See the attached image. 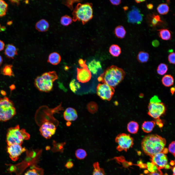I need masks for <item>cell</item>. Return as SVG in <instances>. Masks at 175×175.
Returning <instances> with one entry per match:
<instances>
[{
  "label": "cell",
  "instance_id": "6da1fadb",
  "mask_svg": "<svg viewBox=\"0 0 175 175\" xmlns=\"http://www.w3.org/2000/svg\"><path fill=\"white\" fill-rule=\"evenodd\" d=\"M165 139L156 134H151L144 137L141 146L144 152L151 158L155 154L163 152L166 144Z\"/></svg>",
  "mask_w": 175,
  "mask_h": 175
},
{
  "label": "cell",
  "instance_id": "7a4b0ae2",
  "mask_svg": "<svg viewBox=\"0 0 175 175\" xmlns=\"http://www.w3.org/2000/svg\"><path fill=\"white\" fill-rule=\"evenodd\" d=\"M125 75V72L122 69L112 65L105 70L98 78L97 80L114 88L123 80Z\"/></svg>",
  "mask_w": 175,
  "mask_h": 175
},
{
  "label": "cell",
  "instance_id": "3957f363",
  "mask_svg": "<svg viewBox=\"0 0 175 175\" xmlns=\"http://www.w3.org/2000/svg\"><path fill=\"white\" fill-rule=\"evenodd\" d=\"M92 7L91 3H78L72 13L73 21L81 22L83 25L86 24L93 17Z\"/></svg>",
  "mask_w": 175,
  "mask_h": 175
},
{
  "label": "cell",
  "instance_id": "277c9868",
  "mask_svg": "<svg viewBox=\"0 0 175 175\" xmlns=\"http://www.w3.org/2000/svg\"><path fill=\"white\" fill-rule=\"evenodd\" d=\"M58 78L57 75L54 71L46 72L37 76L35 80L34 84L39 91L48 92L52 90L53 82Z\"/></svg>",
  "mask_w": 175,
  "mask_h": 175
},
{
  "label": "cell",
  "instance_id": "5b68a950",
  "mask_svg": "<svg viewBox=\"0 0 175 175\" xmlns=\"http://www.w3.org/2000/svg\"><path fill=\"white\" fill-rule=\"evenodd\" d=\"M30 135L23 129H20L19 125L9 128L6 135V142L8 145H21L24 140L29 139Z\"/></svg>",
  "mask_w": 175,
  "mask_h": 175
},
{
  "label": "cell",
  "instance_id": "8992f818",
  "mask_svg": "<svg viewBox=\"0 0 175 175\" xmlns=\"http://www.w3.org/2000/svg\"><path fill=\"white\" fill-rule=\"evenodd\" d=\"M13 102L7 97H0V121H6L16 114Z\"/></svg>",
  "mask_w": 175,
  "mask_h": 175
},
{
  "label": "cell",
  "instance_id": "52a82bcc",
  "mask_svg": "<svg viewBox=\"0 0 175 175\" xmlns=\"http://www.w3.org/2000/svg\"><path fill=\"white\" fill-rule=\"evenodd\" d=\"M148 108V114L156 119H158L163 114L166 110L164 104L156 95L150 99Z\"/></svg>",
  "mask_w": 175,
  "mask_h": 175
},
{
  "label": "cell",
  "instance_id": "ba28073f",
  "mask_svg": "<svg viewBox=\"0 0 175 175\" xmlns=\"http://www.w3.org/2000/svg\"><path fill=\"white\" fill-rule=\"evenodd\" d=\"M118 144L117 150L119 151L124 150L127 152L134 144L133 138L129 134L122 133L118 134L115 139Z\"/></svg>",
  "mask_w": 175,
  "mask_h": 175
},
{
  "label": "cell",
  "instance_id": "9c48e42d",
  "mask_svg": "<svg viewBox=\"0 0 175 175\" xmlns=\"http://www.w3.org/2000/svg\"><path fill=\"white\" fill-rule=\"evenodd\" d=\"M86 61L81 59H79L78 63L81 69L77 68V79L79 82L82 83L88 82L91 79V74L88 66L85 63Z\"/></svg>",
  "mask_w": 175,
  "mask_h": 175
},
{
  "label": "cell",
  "instance_id": "30bf717a",
  "mask_svg": "<svg viewBox=\"0 0 175 175\" xmlns=\"http://www.w3.org/2000/svg\"><path fill=\"white\" fill-rule=\"evenodd\" d=\"M97 95L102 99L110 101L114 92V88L104 83L99 84L96 89Z\"/></svg>",
  "mask_w": 175,
  "mask_h": 175
},
{
  "label": "cell",
  "instance_id": "8fae6325",
  "mask_svg": "<svg viewBox=\"0 0 175 175\" xmlns=\"http://www.w3.org/2000/svg\"><path fill=\"white\" fill-rule=\"evenodd\" d=\"M151 158V162L156 165L159 170L164 168L169 169L170 167L169 165H167V157L163 152L157 153Z\"/></svg>",
  "mask_w": 175,
  "mask_h": 175
},
{
  "label": "cell",
  "instance_id": "7c38bea8",
  "mask_svg": "<svg viewBox=\"0 0 175 175\" xmlns=\"http://www.w3.org/2000/svg\"><path fill=\"white\" fill-rule=\"evenodd\" d=\"M21 145L15 144L8 146L7 152L12 160L15 161L17 160L21 154L26 150L25 148L23 147Z\"/></svg>",
  "mask_w": 175,
  "mask_h": 175
},
{
  "label": "cell",
  "instance_id": "4fadbf2b",
  "mask_svg": "<svg viewBox=\"0 0 175 175\" xmlns=\"http://www.w3.org/2000/svg\"><path fill=\"white\" fill-rule=\"evenodd\" d=\"M143 16L138 8L132 6L127 14V21L129 23L140 24L142 20Z\"/></svg>",
  "mask_w": 175,
  "mask_h": 175
},
{
  "label": "cell",
  "instance_id": "5bb4252c",
  "mask_svg": "<svg viewBox=\"0 0 175 175\" xmlns=\"http://www.w3.org/2000/svg\"><path fill=\"white\" fill-rule=\"evenodd\" d=\"M56 128L52 123L46 122L43 123L39 129L41 135L45 138H50L55 132Z\"/></svg>",
  "mask_w": 175,
  "mask_h": 175
},
{
  "label": "cell",
  "instance_id": "9a60e30c",
  "mask_svg": "<svg viewBox=\"0 0 175 175\" xmlns=\"http://www.w3.org/2000/svg\"><path fill=\"white\" fill-rule=\"evenodd\" d=\"M63 117L66 120L70 122L75 120L77 119L78 116L75 109L69 107L67 108L64 112Z\"/></svg>",
  "mask_w": 175,
  "mask_h": 175
},
{
  "label": "cell",
  "instance_id": "2e32d148",
  "mask_svg": "<svg viewBox=\"0 0 175 175\" xmlns=\"http://www.w3.org/2000/svg\"><path fill=\"white\" fill-rule=\"evenodd\" d=\"M49 25L46 20L42 19L37 22L35 25L36 29L39 32H44L48 29Z\"/></svg>",
  "mask_w": 175,
  "mask_h": 175
},
{
  "label": "cell",
  "instance_id": "e0dca14e",
  "mask_svg": "<svg viewBox=\"0 0 175 175\" xmlns=\"http://www.w3.org/2000/svg\"><path fill=\"white\" fill-rule=\"evenodd\" d=\"M17 52V48L13 45L8 44L7 45L4 53L8 57L13 58L18 54Z\"/></svg>",
  "mask_w": 175,
  "mask_h": 175
},
{
  "label": "cell",
  "instance_id": "ac0fdd59",
  "mask_svg": "<svg viewBox=\"0 0 175 175\" xmlns=\"http://www.w3.org/2000/svg\"><path fill=\"white\" fill-rule=\"evenodd\" d=\"M101 67L100 62L95 59L89 62L88 65L89 70L94 74H96L99 69H101Z\"/></svg>",
  "mask_w": 175,
  "mask_h": 175
},
{
  "label": "cell",
  "instance_id": "d6986e66",
  "mask_svg": "<svg viewBox=\"0 0 175 175\" xmlns=\"http://www.w3.org/2000/svg\"><path fill=\"white\" fill-rule=\"evenodd\" d=\"M61 59V57L59 53L56 52H54L49 54L47 61L52 65H56L60 63Z\"/></svg>",
  "mask_w": 175,
  "mask_h": 175
},
{
  "label": "cell",
  "instance_id": "ffe728a7",
  "mask_svg": "<svg viewBox=\"0 0 175 175\" xmlns=\"http://www.w3.org/2000/svg\"><path fill=\"white\" fill-rule=\"evenodd\" d=\"M155 124V122L154 121H145L142 125L141 128L144 132L149 133L153 130Z\"/></svg>",
  "mask_w": 175,
  "mask_h": 175
},
{
  "label": "cell",
  "instance_id": "44dd1931",
  "mask_svg": "<svg viewBox=\"0 0 175 175\" xmlns=\"http://www.w3.org/2000/svg\"><path fill=\"white\" fill-rule=\"evenodd\" d=\"M139 125L136 122L131 121L129 122L127 126V129L128 131L133 134L136 133L138 130Z\"/></svg>",
  "mask_w": 175,
  "mask_h": 175
},
{
  "label": "cell",
  "instance_id": "7402d4cb",
  "mask_svg": "<svg viewBox=\"0 0 175 175\" xmlns=\"http://www.w3.org/2000/svg\"><path fill=\"white\" fill-rule=\"evenodd\" d=\"M149 18L150 24L152 26H155L162 22L159 16L157 14H153L149 15Z\"/></svg>",
  "mask_w": 175,
  "mask_h": 175
},
{
  "label": "cell",
  "instance_id": "603a6c76",
  "mask_svg": "<svg viewBox=\"0 0 175 175\" xmlns=\"http://www.w3.org/2000/svg\"><path fill=\"white\" fill-rule=\"evenodd\" d=\"M162 84L165 86L169 87L173 85L174 80L173 77L170 75H165L161 80Z\"/></svg>",
  "mask_w": 175,
  "mask_h": 175
},
{
  "label": "cell",
  "instance_id": "cb8c5ba5",
  "mask_svg": "<svg viewBox=\"0 0 175 175\" xmlns=\"http://www.w3.org/2000/svg\"><path fill=\"white\" fill-rule=\"evenodd\" d=\"M114 32L116 37L121 39L125 37L126 33L124 27L122 25H119L116 27L114 29Z\"/></svg>",
  "mask_w": 175,
  "mask_h": 175
},
{
  "label": "cell",
  "instance_id": "d4e9b609",
  "mask_svg": "<svg viewBox=\"0 0 175 175\" xmlns=\"http://www.w3.org/2000/svg\"><path fill=\"white\" fill-rule=\"evenodd\" d=\"M109 52L112 56L117 57L120 55L121 52V50L120 47L118 45L113 44L110 47Z\"/></svg>",
  "mask_w": 175,
  "mask_h": 175
},
{
  "label": "cell",
  "instance_id": "484cf974",
  "mask_svg": "<svg viewBox=\"0 0 175 175\" xmlns=\"http://www.w3.org/2000/svg\"><path fill=\"white\" fill-rule=\"evenodd\" d=\"M159 36L164 40H168L171 39V34L170 31L167 29H162L158 30Z\"/></svg>",
  "mask_w": 175,
  "mask_h": 175
},
{
  "label": "cell",
  "instance_id": "4316f807",
  "mask_svg": "<svg viewBox=\"0 0 175 175\" xmlns=\"http://www.w3.org/2000/svg\"><path fill=\"white\" fill-rule=\"evenodd\" d=\"M149 59V55L148 53L143 51L140 52L137 56V59L138 61L141 63L147 62Z\"/></svg>",
  "mask_w": 175,
  "mask_h": 175
},
{
  "label": "cell",
  "instance_id": "83f0119b",
  "mask_svg": "<svg viewBox=\"0 0 175 175\" xmlns=\"http://www.w3.org/2000/svg\"><path fill=\"white\" fill-rule=\"evenodd\" d=\"M94 170L93 175H105L104 169L100 167L98 162H96L93 164Z\"/></svg>",
  "mask_w": 175,
  "mask_h": 175
},
{
  "label": "cell",
  "instance_id": "f1b7e54d",
  "mask_svg": "<svg viewBox=\"0 0 175 175\" xmlns=\"http://www.w3.org/2000/svg\"><path fill=\"white\" fill-rule=\"evenodd\" d=\"M12 65H11L5 66L2 69V73L5 75L14 76V74L12 70Z\"/></svg>",
  "mask_w": 175,
  "mask_h": 175
},
{
  "label": "cell",
  "instance_id": "f546056e",
  "mask_svg": "<svg viewBox=\"0 0 175 175\" xmlns=\"http://www.w3.org/2000/svg\"><path fill=\"white\" fill-rule=\"evenodd\" d=\"M87 107L88 111L92 114L96 113L98 109V106L97 104L94 101H91L88 103Z\"/></svg>",
  "mask_w": 175,
  "mask_h": 175
},
{
  "label": "cell",
  "instance_id": "4dcf8cb0",
  "mask_svg": "<svg viewBox=\"0 0 175 175\" xmlns=\"http://www.w3.org/2000/svg\"><path fill=\"white\" fill-rule=\"evenodd\" d=\"M157 10L160 14L161 15H165L168 12L169 7L167 4L162 3L158 5L157 8Z\"/></svg>",
  "mask_w": 175,
  "mask_h": 175
},
{
  "label": "cell",
  "instance_id": "1f68e13d",
  "mask_svg": "<svg viewBox=\"0 0 175 175\" xmlns=\"http://www.w3.org/2000/svg\"><path fill=\"white\" fill-rule=\"evenodd\" d=\"M24 175H43V170L35 167L28 170Z\"/></svg>",
  "mask_w": 175,
  "mask_h": 175
},
{
  "label": "cell",
  "instance_id": "d6a6232c",
  "mask_svg": "<svg viewBox=\"0 0 175 175\" xmlns=\"http://www.w3.org/2000/svg\"><path fill=\"white\" fill-rule=\"evenodd\" d=\"M72 18L71 17L66 15L62 16L61 18L60 23L63 26H67L72 23Z\"/></svg>",
  "mask_w": 175,
  "mask_h": 175
},
{
  "label": "cell",
  "instance_id": "836d02e7",
  "mask_svg": "<svg viewBox=\"0 0 175 175\" xmlns=\"http://www.w3.org/2000/svg\"><path fill=\"white\" fill-rule=\"evenodd\" d=\"M168 69V66L166 64L161 63L158 67L157 72L158 74L162 75L166 73Z\"/></svg>",
  "mask_w": 175,
  "mask_h": 175
},
{
  "label": "cell",
  "instance_id": "e575fe53",
  "mask_svg": "<svg viewBox=\"0 0 175 175\" xmlns=\"http://www.w3.org/2000/svg\"><path fill=\"white\" fill-rule=\"evenodd\" d=\"M75 155L76 158L78 159H84L87 156V153L84 149H79L75 151Z\"/></svg>",
  "mask_w": 175,
  "mask_h": 175
},
{
  "label": "cell",
  "instance_id": "d590c367",
  "mask_svg": "<svg viewBox=\"0 0 175 175\" xmlns=\"http://www.w3.org/2000/svg\"><path fill=\"white\" fill-rule=\"evenodd\" d=\"M8 8V5L5 2L0 0V17L5 15Z\"/></svg>",
  "mask_w": 175,
  "mask_h": 175
},
{
  "label": "cell",
  "instance_id": "8d00e7d4",
  "mask_svg": "<svg viewBox=\"0 0 175 175\" xmlns=\"http://www.w3.org/2000/svg\"><path fill=\"white\" fill-rule=\"evenodd\" d=\"M70 87L71 90L74 93H75L78 89L80 88V86L79 84L75 79H74L70 82Z\"/></svg>",
  "mask_w": 175,
  "mask_h": 175
},
{
  "label": "cell",
  "instance_id": "74e56055",
  "mask_svg": "<svg viewBox=\"0 0 175 175\" xmlns=\"http://www.w3.org/2000/svg\"><path fill=\"white\" fill-rule=\"evenodd\" d=\"M146 167L150 173H153L158 171L159 170L156 165L152 162H148L146 164Z\"/></svg>",
  "mask_w": 175,
  "mask_h": 175
},
{
  "label": "cell",
  "instance_id": "f35d334b",
  "mask_svg": "<svg viewBox=\"0 0 175 175\" xmlns=\"http://www.w3.org/2000/svg\"><path fill=\"white\" fill-rule=\"evenodd\" d=\"M78 0H64L63 1V4L67 6L70 9H73V5L75 2Z\"/></svg>",
  "mask_w": 175,
  "mask_h": 175
},
{
  "label": "cell",
  "instance_id": "ab89813d",
  "mask_svg": "<svg viewBox=\"0 0 175 175\" xmlns=\"http://www.w3.org/2000/svg\"><path fill=\"white\" fill-rule=\"evenodd\" d=\"M168 150L169 152L175 156V141L171 142L169 145Z\"/></svg>",
  "mask_w": 175,
  "mask_h": 175
},
{
  "label": "cell",
  "instance_id": "60d3db41",
  "mask_svg": "<svg viewBox=\"0 0 175 175\" xmlns=\"http://www.w3.org/2000/svg\"><path fill=\"white\" fill-rule=\"evenodd\" d=\"M168 58L170 63L175 64V52L170 53L168 56Z\"/></svg>",
  "mask_w": 175,
  "mask_h": 175
},
{
  "label": "cell",
  "instance_id": "b9f144b4",
  "mask_svg": "<svg viewBox=\"0 0 175 175\" xmlns=\"http://www.w3.org/2000/svg\"><path fill=\"white\" fill-rule=\"evenodd\" d=\"M73 166V163L71 161H68L65 165V167L68 169H70L72 168Z\"/></svg>",
  "mask_w": 175,
  "mask_h": 175
},
{
  "label": "cell",
  "instance_id": "7bdbcfd3",
  "mask_svg": "<svg viewBox=\"0 0 175 175\" xmlns=\"http://www.w3.org/2000/svg\"><path fill=\"white\" fill-rule=\"evenodd\" d=\"M110 1L112 4L116 6L119 5L121 3V0H110Z\"/></svg>",
  "mask_w": 175,
  "mask_h": 175
},
{
  "label": "cell",
  "instance_id": "ee69618b",
  "mask_svg": "<svg viewBox=\"0 0 175 175\" xmlns=\"http://www.w3.org/2000/svg\"><path fill=\"white\" fill-rule=\"evenodd\" d=\"M147 175H163L161 171L160 170L153 173H150Z\"/></svg>",
  "mask_w": 175,
  "mask_h": 175
},
{
  "label": "cell",
  "instance_id": "f6af8a7d",
  "mask_svg": "<svg viewBox=\"0 0 175 175\" xmlns=\"http://www.w3.org/2000/svg\"><path fill=\"white\" fill-rule=\"evenodd\" d=\"M152 44L153 47H157L159 45V42L158 40H155L152 42Z\"/></svg>",
  "mask_w": 175,
  "mask_h": 175
},
{
  "label": "cell",
  "instance_id": "bcb514c9",
  "mask_svg": "<svg viewBox=\"0 0 175 175\" xmlns=\"http://www.w3.org/2000/svg\"><path fill=\"white\" fill-rule=\"evenodd\" d=\"M5 46L4 43L2 41L0 40V51L4 49Z\"/></svg>",
  "mask_w": 175,
  "mask_h": 175
},
{
  "label": "cell",
  "instance_id": "7dc6e473",
  "mask_svg": "<svg viewBox=\"0 0 175 175\" xmlns=\"http://www.w3.org/2000/svg\"><path fill=\"white\" fill-rule=\"evenodd\" d=\"M147 7L148 9L151 10L153 8V5L152 4L149 3L147 5Z\"/></svg>",
  "mask_w": 175,
  "mask_h": 175
},
{
  "label": "cell",
  "instance_id": "c3c4849f",
  "mask_svg": "<svg viewBox=\"0 0 175 175\" xmlns=\"http://www.w3.org/2000/svg\"><path fill=\"white\" fill-rule=\"evenodd\" d=\"M170 91L172 95H173L175 92V87H171L170 89Z\"/></svg>",
  "mask_w": 175,
  "mask_h": 175
},
{
  "label": "cell",
  "instance_id": "681fc988",
  "mask_svg": "<svg viewBox=\"0 0 175 175\" xmlns=\"http://www.w3.org/2000/svg\"><path fill=\"white\" fill-rule=\"evenodd\" d=\"M10 1L13 3L16 4L17 5H18L19 4V0H11Z\"/></svg>",
  "mask_w": 175,
  "mask_h": 175
},
{
  "label": "cell",
  "instance_id": "f907efd6",
  "mask_svg": "<svg viewBox=\"0 0 175 175\" xmlns=\"http://www.w3.org/2000/svg\"><path fill=\"white\" fill-rule=\"evenodd\" d=\"M145 0H135V2L137 3H139L145 1Z\"/></svg>",
  "mask_w": 175,
  "mask_h": 175
},
{
  "label": "cell",
  "instance_id": "816d5d0a",
  "mask_svg": "<svg viewBox=\"0 0 175 175\" xmlns=\"http://www.w3.org/2000/svg\"><path fill=\"white\" fill-rule=\"evenodd\" d=\"M71 124V122L70 121H68L66 123V125L67 126H70Z\"/></svg>",
  "mask_w": 175,
  "mask_h": 175
},
{
  "label": "cell",
  "instance_id": "f5cc1de1",
  "mask_svg": "<svg viewBox=\"0 0 175 175\" xmlns=\"http://www.w3.org/2000/svg\"><path fill=\"white\" fill-rule=\"evenodd\" d=\"M3 61V59L2 57L0 55V66L2 64Z\"/></svg>",
  "mask_w": 175,
  "mask_h": 175
},
{
  "label": "cell",
  "instance_id": "db71d44e",
  "mask_svg": "<svg viewBox=\"0 0 175 175\" xmlns=\"http://www.w3.org/2000/svg\"><path fill=\"white\" fill-rule=\"evenodd\" d=\"M123 9H124L125 11L127 10L128 9V7L127 6H125L123 8Z\"/></svg>",
  "mask_w": 175,
  "mask_h": 175
},
{
  "label": "cell",
  "instance_id": "11a10c76",
  "mask_svg": "<svg viewBox=\"0 0 175 175\" xmlns=\"http://www.w3.org/2000/svg\"><path fill=\"white\" fill-rule=\"evenodd\" d=\"M173 175H175V167L173 168Z\"/></svg>",
  "mask_w": 175,
  "mask_h": 175
},
{
  "label": "cell",
  "instance_id": "9f6ffc18",
  "mask_svg": "<svg viewBox=\"0 0 175 175\" xmlns=\"http://www.w3.org/2000/svg\"><path fill=\"white\" fill-rule=\"evenodd\" d=\"M174 156L175 157V156ZM174 162H175V163H175V161H174Z\"/></svg>",
  "mask_w": 175,
  "mask_h": 175
}]
</instances>
